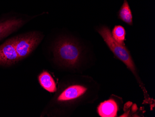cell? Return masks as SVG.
Returning a JSON list of instances; mask_svg holds the SVG:
<instances>
[{
  "instance_id": "52a82bcc",
  "label": "cell",
  "mask_w": 155,
  "mask_h": 117,
  "mask_svg": "<svg viewBox=\"0 0 155 117\" xmlns=\"http://www.w3.org/2000/svg\"><path fill=\"white\" fill-rule=\"evenodd\" d=\"M117 110V104L113 99H109L101 103L97 108L98 114L102 117H116Z\"/></svg>"
},
{
  "instance_id": "9c48e42d",
  "label": "cell",
  "mask_w": 155,
  "mask_h": 117,
  "mask_svg": "<svg viewBox=\"0 0 155 117\" xmlns=\"http://www.w3.org/2000/svg\"><path fill=\"white\" fill-rule=\"evenodd\" d=\"M118 18L124 22L130 25L133 24L132 12L127 0H124L118 12Z\"/></svg>"
},
{
  "instance_id": "30bf717a",
  "label": "cell",
  "mask_w": 155,
  "mask_h": 117,
  "mask_svg": "<svg viewBox=\"0 0 155 117\" xmlns=\"http://www.w3.org/2000/svg\"><path fill=\"white\" fill-rule=\"evenodd\" d=\"M112 37L116 42L120 44L124 45V42L125 39L126 31L123 26L116 25L112 29L111 33Z\"/></svg>"
},
{
  "instance_id": "3957f363",
  "label": "cell",
  "mask_w": 155,
  "mask_h": 117,
  "mask_svg": "<svg viewBox=\"0 0 155 117\" xmlns=\"http://www.w3.org/2000/svg\"><path fill=\"white\" fill-rule=\"evenodd\" d=\"M15 50L19 61L26 58L33 52L43 39V36L38 31H31L14 36Z\"/></svg>"
},
{
  "instance_id": "277c9868",
  "label": "cell",
  "mask_w": 155,
  "mask_h": 117,
  "mask_svg": "<svg viewBox=\"0 0 155 117\" xmlns=\"http://www.w3.org/2000/svg\"><path fill=\"white\" fill-rule=\"evenodd\" d=\"M26 20L15 15H7L0 18V42L19 30Z\"/></svg>"
},
{
  "instance_id": "8992f818",
  "label": "cell",
  "mask_w": 155,
  "mask_h": 117,
  "mask_svg": "<svg viewBox=\"0 0 155 117\" xmlns=\"http://www.w3.org/2000/svg\"><path fill=\"white\" fill-rule=\"evenodd\" d=\"M87 89L80 85H74L65 89L60 96L57 100L60 102L70 101L81 97L87 92Z\"/></svg>"
},
{
  "instance_id": "7a4b0ae2",
  "label": "cell",
  "mask_w": 155,
  "mask_h": 117,
  "mask_svg": "<svg viewBox=\"0 0 155 117\" xmlns=\"http://www.w3.org/2000/svg\"><path fill=\"white\" fill-rule=\"evenodd\" d=\"M97 31L115 56L121 60L133 73L135 74L134 63H133L129 51L125 45L120 44L114 39L111 35L110 29L107 26L100 27L97 29Z\"/></svg>"
},
{
  "instance_id": "ba28073f",
  "label": "cell",
  "mask_w": 155,
  "mask_h": 117,
  "mask_svg": "<svg viewBox=\"0 0 155 117\" xmlns=\"http://www.w3.org/2000/svg\"><path fill=\"white\" fill-rule=\"evenodd\" d=\"M39 83L45 90L50 92L56 91V84L51 75L46 71L42 72L39 77Z\"/></svg>"
},
{
  "instance_id": "5b68a950",
  "label": "cell",
  "mask_w": 155,
  "mask_h": 117,
  "mask_svg": "<svg viewBox=\"0 0 155 117\" xmlns=\"http://www.w3.org/2000/svg\"><path fill=\"white\" fill-rule=\"evenodd\" d=\"M19 62L13 36L5 40L0 45V66L10 67Z\"/></svg>"
},
{
  "instance_id": "6da1fadb",
  "label": "cell",
  "mask_w": 155,
  "mask_h": 117,
  "mask_svg": "<svg viewBox=\"0 0 155 117\" xmlns=\"http://www.w3.org/2000/svg\"><path fill=\"white\" fill-rule=\"evenodd\" d=\"M55 57L63 65L75 67L80 62L81 49L75 40L69 37L60 38L54 47Z\"/></svg>"
}]
</instances>
